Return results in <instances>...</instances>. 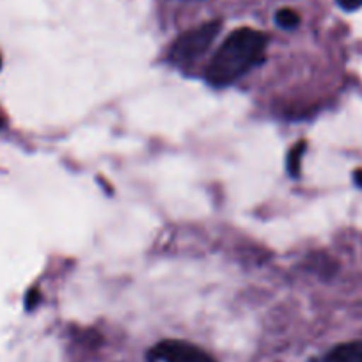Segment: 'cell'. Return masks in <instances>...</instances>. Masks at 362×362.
I'll use <instances>...</instances> for the list:
<instances>
[{"label":"cell","instance_id":"6","mask_svg":"<svg viewBox=\"0 0 362 362\" xmlns=\"http://www.w3.org/2000/svg\"><path fill=\"white\" fill-rule=\"evenodd\" d=\"M276 22L283 29H295L300 23V16L293 9H281L276 15Z\"/></svg>","mask_w":362,"mask_h":362},{"label":"cell","instance_id":"2","mask_svg":"<svg viewBox=\"0 0 362 362\" xmlns=\"http://www.w3.org/2000/svg\"><path fill=\"white\" fill-rule=\"evenodd\" d=\"M218 30H221V22H208L196 27V29L187 30L170 47L169 61L180 68L192 66L210 50Z\"/></svg>","mask_w":362,"mask_h":362},{"label":"cell","instance_id":"7","mask_svg":"<svg viewBox=\"0 0 362 362\" xmlns=\"http://www.w3.org/2000/svg\"><path fill=\"white\" fill-rule=\"evenodd\" d=\"M337 4L346 11H354V9L362 8V0H337Z\"/></svg>","mask_w":362,"mask_h":362},{"label":"cell","instance_id":"1","mask_svg":"<svg viewBox=\"0 0 362 362\" xmlns=\"http://www.w3.org/2000/svg\"><path fill=\"white\" fill-rule=\"evenodd\" d=\"M267 48V36L259 30H235L224 40L211 57L206 69L208 82L214 86H229L249 73L263 59Z\"/></svg>","mask_w":362,"mask_h":362},{"label":"cell","instance_id":"5","mask_svg":"<svg viewBox=\"0 0 362 362\" xmlns=\"http://www.w3.org/2000/svg\"><path fill=\"white\" fill-rule=\"evenodd\" d=\"M305 151V142H298L293 146V149L288 155V170H290L291 176H298L300 173V160L304 156Z\"/></svg>","mask_w":362,"mask_h":362},{"label":"cell","instance_id":"4","mask_svg":"<svg viewBox=\"0 0 362 362\" xmlns=\"http://www.w3.org/2000/svg\"><path fill=\"white\" fill-rule=\"evenodd\" d=\"M323 362H362V341H350L332 348Z\"/></svg>","mask_w":362,"mask_h":362},{"label":"cell","instance_id":"8","mask_svg":"<svg viewBox=\"0 0 362 362\" xmlns=\"http://www.w3.org/2000/svg\"><path fill=\"white\" fill-rule=\"evenodd\" d=\"M355 183H357L358 187H362V170H357V173H355Z\"/></svg>","mask_w":362,"mask_h":362},{"label":"cell","instance_id":"3","mask_svg":"<svg viewBox=\"0 0 362 362\" xmlns=\"http://www.w3.org/2000/svg\"><path fill=\"white\" fill-rule=\"evenodd\" d=\"M149 362H215L206 351L185 341H162L148 354Z\"/></svg>","mask_w":362,"mask_h":362}]
</instances>
